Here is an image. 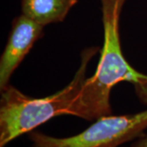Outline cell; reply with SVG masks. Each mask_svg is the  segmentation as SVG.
I'll list each match as a JSON object with an SVG mask.
<instances>
[{
    "label": "cell",
    "instance_id": "1",
    "mask_svg": "<svg viewBox=\"0 0 147 147\" xmlns=\"http://www.w3.org/2000/svg\"><path fill=\"white\" fill-rule=\"evenodd\" d=\"M127 0H100L104 42L96 72L87 78L78 100L79 118L95 121L112 115L110 92L120 82L133 85L139 100L147 105V74L127 62L122 51L119 22Z\"/></svg>",
    "mask_w": 147,
    "mask_h": 147
},
{
    "label": "cell",
    "instance_id": "2",
    "mask_svg": "<svg viewBox=\"0 0 147 147\" xmlns=\"http://www.w3.org/2000/svg\"><path fill=\"white\" fill-rule=\"evenodd\" d=\"M99 52L98 47L85 48L81 53L80 65L72 80L64 88L42 98H34L7 85L1 90L0 147L57 116L79 118L78 100L87 79L90 61Z\"/></svg>",
    "mask_w": 147,
    "mask_h": 147
},
{
    "label": "cell",
    "instance_id": "3",
    "mask_svg": "<svg viewBox=\"0 0 147 147\" xmlns=\"http://www.w3.org/2000/svg\"><path fill=\"white\" fill-rule=\"evenodd\" d=\"M147 129V109L134 114L105 115L83 131L68 137H56L38 131L28 137L30 147H119L133 142Z\"/></svg>",
    "mask_w": 147,
    "mask_h": 147
},
{
    "label": "cell",
    "instance_id": "4",
    "mask_svg": "<svg viewBox=\"0 0 147 147\" xmlns=\"http://www.w3.org/2000/svg\"><path fill=\"white\" fill-rule=\"evenodd\" d=\"M42 36L43 26L22 13L13 19L7 42L0 58V89L9 85L14 71Z\"/></svg>",
    "mask_w": 147,
    "mask_h": 147
},
{
    "label": "cell",
    "instance_id": "5",
    "mask_svg": "<svg viewBox=\"0 0 147 147\" xmlns=\"http://www.w3.org/2000/svg\"><path fill=\"white\" fill-rule=\"evenodd\" d=\"M78 0H21L22 14L42 26L62 22Z\"/></svg>",
    "mask_w": 147,
    "mask_h": 147
},
{
    "label": "cell",
    "instance_id": "6",
    "mask_svg": "<svg viewBox=\"0 0 147 147\" xmlns=\"http://www.w3.org/2000/svg\"><path fill=\"white\" fill-rule=\"evenodd\" d=\"M131 147H147V133H144L135 139L131 143Z\"/></svg>",
    "mask_w": 147,
    "mask_h": 147
}]
</instances>
